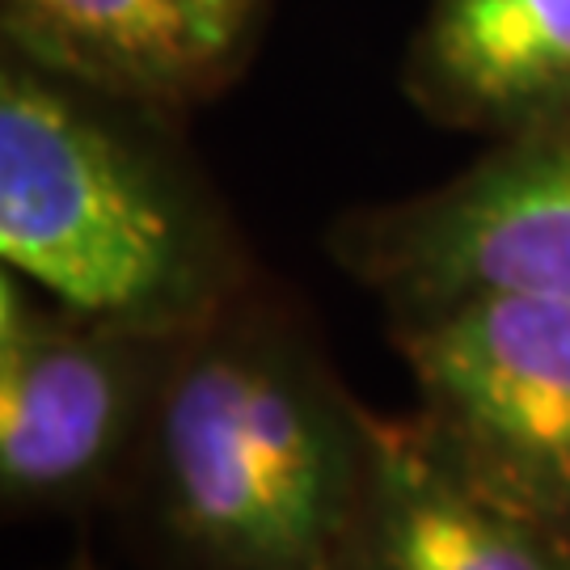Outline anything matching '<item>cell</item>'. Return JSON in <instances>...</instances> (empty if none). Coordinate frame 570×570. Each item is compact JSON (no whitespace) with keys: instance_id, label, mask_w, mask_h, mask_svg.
<instances>
[{"instance_id":"obj_1","label":"cell","mask_w":570,"mask_h":570,"mask_svg":"<svg viewBox=\"0 0 570 570\" xmlns=\"http://www.w3.org/2000/svg\"><path fill=\"white\" fill-rule=\"evenodd\" d=\"M367 406L254 271L169 338L115 515L140 570H351Z\"/></svg>"},{"instance_id":"obj_2","label":"cell","mask_w":570,"mask_h":570,"mask_svg":"<svg viewBox=\"0 0 570 570\" xmlns=\"http://www.w3.org/2000/svg\"><path fill=\"white\" fill-rule=\"evenodd\" d=\"M165 110L0 39V263L56 305L183 330L258 271Z\"/></svg>"},{"instance_id":"obj_3","label":"cell","mask_w":570,"mask_h":570,"mask_svg":"<svg viewBox=\"0 0 570 570\" xmlns=\"http://www.w3.org/2000/svg\"><path fill=\"white\" fill-rule=\"evenodd\" d=\"M389 338L435 449L570 541V305L465 296L389 317Z\"/></svg>"},{"instance_id":"obj_4","label":"cell","mask_w":570,"mask_h":570,"mask_svg":"<svg viewBox=\"0 0 570 570\" xmlns=\"http://www.w3.org/2000/svg\"><path fill=\"white\" fill-rule=\"evenodd\" d=\"M326 249L385 317L465 296L570 305V119L490 140L428 190L351 207Z\"/></svg>"},{"instance_id":"obj_5","label":"cell","mask_w":570,"mask_h":570,"mask_svg":"<svg viewBox=\"0 0 570 570\" xmlns=\"http://www.w3.org/2000/svg\"><path fill=\"white\" fill-rule=\"evenodd\" d=\"M174 334L68 305L30 313L0 355V515L115 508Z\"/></svg>"},{"instance_id":"obj_6","label":"cell","mask_w":570,"mask_h":570,"mask_svg":"<svg viewBox=\"0 0 570 570\" xmlns=\"http://www.w3.org/2000/svg\"><path fill=\"white\" fill-rule=\"evenodd\" d=\"M258 0H0V39L148 110L204 102L242 68Z\"/></svg>"},{"instance_id":"obj_7","label":"cell","mask_w":570,"mask_h":570,"mask_svg":"<svg viewBox=\"0 0 570 570\" xmlns=\"http://www.w3.org/2000/svg\"><path fill=\"white\" fill-rule=\"evenodd\" d=\"M351 570H570V541L473 487L414 414L367 410Z\"/></svg>"},{"instance_id":"obj_8","label":"cell","mask_w":570,"mask_h":570,"mask_svg":"<svg viewBox=\"0 0 570 570\" xmlns=\"http://www.w3.org/2000/svg\"><path fill=\"white\" fill-rule=\"evenodd\" d=\"M402 89L431 122L487 144L570 119V0H428Z\"/></svg>"},{"instance_id":"obj_9","label":"cell","mask_w":570,"mask_h":570,"mask_svg":"<svg viewBox=\"0 0 570 570\" xmlns=\"http://www.w3.org/2000/svg\"><path fill=\"white\" fill-rule=\"evenodd\" d=\"M13 266H4L0 263V355L9 351V343L21 334V326L30 322V313L35 308L26 305V296H21V287L13 284Z\"/></svg>"},{"instance_id":"obj_10","label":"cell","mask_w":570,"mask_h":570,"mask_svg":"<svg viewBox=\"0 0 570 570\" xmlns=\"http://www.w3.org/2000/svg\"><path fill=\"white\" fill-rule=\"evenodd\" d=\"M60 570H98V562H94V553H72V558H68V562H63Z\"/></svg>"}]
</instances>
